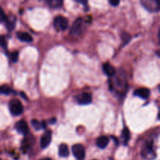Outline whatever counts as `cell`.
Returning <instances> with one entry per match:
<instances>
[{"label": "cell", "instance_id": "cell-7", "mask_svg": "<svg viewBox=\"0 0 160 160\" xmlns=\"http://www.w3.org/2000/svg\"><path fill=\"white\" fill-rule=\"evenodd\" d=\"M52 141V132L48 131L42 135L40 140V145L42 148H45L49 145Z\"/></svg>", "mask_w": 160, "mask_h": 160}, {"label": "cell", "instance_id": "cell-9", "mask_svg": "<svg viewBox=\"0 0 160 160\" xmlns=\"http://www.w3.org/2000/svg\"><path fill=\"white\" fill-rule=\"evenodd\" d=\"M77 101L81 105H88L92 102V95L89 93L84 92L77 97Z\"/></svg>", "mask_w": 160, "mask_h": 160}, {"label": "cell", "instance_id": "cell-22", "mask_svg": "<svg viewBox=\"0 0 160 160\" xmlns=\"http://www.w3.org/2000/svg\"><path fill=\"white\" fill-rule=\"evenodd\" d=\"M109 2L113 6H117L120 4V0H109Z\"/></svg>", "mask_w": 160, "mask_h": 160}, {"label": "cell", "instance_id": "cell-4", "mask_svg": "<svg viewBox=\"0 0 160 160\" xmlns=\"http://www.w3.org/2000/svg\"><path fill=\"white\" fill-rule=\"evenodd\" d=\"M72 152L78 160H83L85 157V150L84 146L80 144H77L72 147Z\"/></svg>", "mask_w": 160, "mask_h": 160}, {"label": "cell", "instance_id": "cell-25", "mask_svg": "<svg viewBox=\"0 0 160 160\" xmlns=\"http://www.w3.org/2000/svg\"><path fill=\"white\" fill-rule=\"evenodd\" d=\"M55 122H56V119H52V120H50V123H51V124H54V123Z\"/></svg>", "mask_w": 160, "mask_h": 160}, {"label": "cell", "instance_id": "cell-3", "mask_svg": "<svg viewBox=\"0 0 160 160\" xmlns=\"http://www.w3.org/2000/svg\"><path fill=\"white\" fill-rule=\"evenodd\" d=\"M142 155L145 159L148 160H152L156 158V153L153 150L152 144L151 142H146L144 145L142 151Z\"/></svg>", "mask_w": 160, "mask_h": 160}, {"label": "cell", "instance_id": "cell-20", "mask_svg": "<svg viewBox=\"0 0 160 160\" xmlns=\"http://www.w3.org/2000/svg\"><path fill=\"white\" fill-rule=\"evenodd\" d=\"M19 57V52H13L11 53V60L13 62H17Z\"/></svg>", "mask_w": 160, "mask_h": 160}, {"label": "cell", "instance_id": "cell-2", "mask_svg": "<svg viewBox=\"0 0 160 160\" xmlns=\"http://www.w3.org/2000/svg\"><path fill=\"white\" fill-rule=\"evenodd\" d=\"M9 111L13 116H20L23 111V107L20 100L14 98L9 102Z\"/></svg>", "mask_w": 160, "mask_h": 160}, {"label": "cell", "instance_id": "cell-8", "mask_svg": "<svg viewBox=\"0 0 160 160\" xmlns=\"http://www.w3.org/2000/svg\"><path fill=\"white\" fill-rule=\"evenodd\" d=\"M15 128L20 134H23V135H26L29 131L28 123L24 120H20V121L17 122L15 125Z\"/></svg>", "mask_w": 160, "mask_h": 160}, {"label": "cell", "instance_id": "cell-26", "mask_svg": "<svg viewBox=\"0 0 160 160\" xmlns=\"http://www.w3.org/2000/svg\"><path fill=\"white\" fill-rule=\"evenodd\" d=\"M42 160H52V159H49V158H45V159H42Z\"/></svg>", "mask_w": 160, "mask_h": 160}, {"label": "cell", "instance_id": "cell-28", "mask_svg": "<svg viewBox=\"0 0 160 160\" xmlns=\"http://www.w3.org/2000/svg\"><path fill=\"white\" fill-rule=\"evenodd\" d=\"M0 160H1V159H0Z\"/></svg>", "mask_w": 160, "mask_h": 160}, {"label": "cell", "instance_id": "cell-18", "mask_svg": "<svg viewBox=\"0 0 160 160\" xmlns=\"http://www.w3.org/2000/svg\"><path fill=\"white\" fill-rule=\"evenodd\" d=\"M122 138L124 140L125 144L128 143V142L130 139V131L128 128H124V130L122 132Z\"/></svg>", "mask_w": 160, "mask_h": 160}, {"label": "cell", "instance_id": "cell-27", "mask_svg": "<svg viewBox=\"0 0 160 160\" xmlns=\"http://www.w3.org/2000/svg\"><path fill=\"white\" fill-rule=\"evenodd\" d=\"M94 160H96V159H94Z\"/></svg>", "mask_w": 160, "mask_h": 160}, {"label": "cell", "instance_id": "cell-24", "mask_svg": "<svg viewBox=\"0 0 160 160\" xmlns=\"http://www.w3.org/2000/svg\"><path fill=\"white\" fill-rule=\"evenodd\" d=\"M76 1L84 5V6H85V5H87V3H88V0H76Z\"/></svg>", "mask_w": 160, "mask_h": 160}, {"label": "cell", "instance_id": "cell-21", "mask_svg": "<svg viewBox=\"0 0 160 160\" xmlns=\"http://www.w3.org/2000/svg\"><path fill=\"white\" fill-rule=\"evenodd\" d=\"M0 46L3 48H6V47H7L6 38L3 36H0Z\"/></svg>", "mask_w": 160, "mask_h": 160}, {"label": "cell", "instance_id": "cell-16", "mask_svg": "<svg viewBox=\"0 0 160 160\" xmlns=\"http://www.w3.org/2000/svg\"><path fill=\"white\" fill-rule=\"evenodd\" d=\"M12 89L7 85L0 86V95H9L12 93Z\"/></svg>", "mask_w": 160, "mask_h": 160}, {"label": "cell", "instance_id": "cell-14", "mask_svg": "<svg viewBox=\"0 0 160 160\" xmlns=\"http://www.w3.org/2000/svg\"><path fill=\"white\" fill-rule=\"evenodd\" d=\"M59 155L61 157H67L69 156L68 147L65 144H62L59 148Z\"/></svg>", "mask_w": 160, "mask_h": 160}, {"label": "cell", "instance_id": "cell-23", "mask_svg": "<svg viewBox=\"0 0 160 160\" xmlns=\"http://www.w3.org/2000/svg\"><path fill=\"white\" fill-rule=\"evenodd\" d=\"M125 34H126V35L125 36H123V37H122V38L123 39V41H124L125 42H128V41L130 40V35L129 34H126V33H125Z\"/></svg>", "mask_w": 160, "mask_h": 160}, {"label": "cell", "instance_id": "cell-10", "mask_svg": "<svg viewBox=\"0 0 160 160\" xmlns=\"http://www.w3.org/2000/svg\"><path fill=\"white\" fill-rule=\"evenodd\" d=\"M134 95L141 98L146 99V98H148V97H149L150 91L149 89L145 88H138L137 89V90H135V92H134Z\"/></svg>", "mask_w": 160, "mask_h": 160}, {"label": "cell", "instance_id": "cell-11", "mask_svg": "<svg viewBox=\"0 0 160 160\" xmlns=\"http://www.w3.org/2000/svg\"><path fill=\"white\" fill-rule=\"evenodd\" d=\"M109 142V138L106 136H100L97 140V145L100 148H105Z\"/></svg>", "mask_w": 160, "mask_h": 160}, {"label": "cell", "instance_id": "cell-19", "mask_svg": "<svg viewBox=\"0 0 160 160\" xmlns=\"http://www.w3.org/2000/svg\"><path fill=\"white\" fill-rule=\"evenodd\" d=\"M7 20V17H6V13H5L4 10L0 7V23H5Z\"/></svg>", "mask_w": 160, "mask_h": 160}, {"label": "cell", "instance_id": "cell-12", "mask_svg": "<svg viewBox=\"0 0 160 160\" xmlns=\"http://www.w3.org/2000/svg\"><path fill=\"white\" fill-rule=\"evenodd\" d=\"M103 71L105 72L106 75L109 77H112L113 75H115L116 73V70L112 65H110L109 63H105L103 65Z\"/></svg>", "mask_w": 160, "mask_h": 160}, {"label": "cell", "instance_id": "cell-5", "mask_svg": "<svg viewBox=\"0 0 160 160\" xmlns=\"http://www.w3.org/2000/svg\"><path fill=\"white\" fill-rule=\"evenodd\" d=\"M142 5L151 12H157L159 9V0H141Z\"/></svg>", "mask_w": 160, "mask_h": 160}, {"label": "cell", "instance_id": "cell-13", "mask_svg": "<svg viewBox=\"0 0 160 160\" xmlns=\"http://www.w3.org/2000/svg\"><path fill=\"white\" fill-rule=\"evenodd\" d=\"M17 38L20 41L24 42H31L33 41V38L27 32H18L17 34Z\"/></svg>", "mask_w": 160, "mask_h": 160}, {"label": "cell", "instance_id": "cell-1", "mask_svg": "<svg viewBox=\"0 0 160 160\" xmlns=\"http://www.w3.org/2000/svg\"><path fill=\"white\" fill-rule=\"evenodd\" d=\"M84 30V21L82 18L79 17L73 23L70 29V34L72 36H75L78 37L80 36L83 33Z\"/></svg>", "mask_w": 160, "mask_h": 160}, {"label": "cell", "instance_id": "cell-15", "mask_svg": "<svg viewBox=\"0 0 160 160\" xmlns=\"http://www.w3.org/2000/svg\"><path fill=\"white\" fill-rule=\"evenodd\" d=\"M31 125H32L33 128H34L35 130H37V131L45 128V122H38L36 120H31Z\"/></svg>", "mask_w": 160, "mask_h": 160}, {"label": "cell", "instance_id": "cell-17", "mask_svg": "<svg viewBox=\"0 0 160 160\" xmlns=\"http://www.w3.org/2000/svg\"><path fill=\"white\" fill-rule=\"evenodd\" d=\"M49 6L52 8H59L62 6V0H48Z\"/></svg>", "mask_w": 160, "mask_h": 160}, {"label": "cell", "instance_id": "cell-6", "mask_svg": "<svg viewBox=\"0 0 160 160\" xmlns=\"http://www.w3.org/2000/svg\"><path fill=\"white\" fill-rule=\"evenodd\" d=\"M54 24L57 29L65 31L68 28V20L62 16H58L55 19Z\"/></svg>", "mask_w": 160, "mask_h": 160}]
</instances>
